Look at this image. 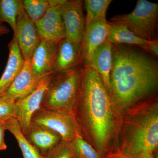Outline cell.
I'll use <instances>...</instances> for the list:
<instances>
[{
  "label": "cell",
  "instance_id": "obj_1",
  "mask_svg": "<svg viewBox=\"0 0 158 158\" xmlns=\"http://www.w3.org/2000/svg\"><path fill=\"white\" fill-rule=\"evenodd\" d=\"M158 64L141 52L113 44V61L108 92L112 104L131 106L156 90Z\"/></svg>",
  "mask_w": 158,
  "mask_h": 158
},
{
  "label": "cell",
  "instance_id": "obj_2",
  "mask_svg": "<svg viewBox=\"0 0 158 158\" xmlns=\"http://www.w3.org/2000/svg\"><path fill=\"white\" fill-rule=\"evenodd\" d=\"M113 106L99 75L84 64L73 113L80 131L83 127L89 129L102 158L113 129Z\"/></svg>",
  "mask_w": 158,
  "mask_h": 158
},
{
  "label": "cell",
  "instance_id": "obj_3",
  "mask_svg": "<svg viewBox=\"0 0 158 158\" xmlns=\"http://www.w3.org/2000/svg\"><path fill=\"white\" fill-rule=\"evenodd\" d=\"M140 107L127 116L122 131L119 150L131 158L144 151L153 152L158 145L157 103Z\"/></svg>",
  "mask_w": 158,
  "mask_h": 158
},
{
  "label": "cell",
  "instance_id": "obj_4",
  "mask_svg": "<svg viewBox=\"0 0 158 158\" xmlns=\"http://www.w3.org/2000/svg\"><path fill=\"white\" fill-rule=\"evenodd\" d=\"M84 64L55 73L44 93L40 107L73 113Z\"/></svg>",
  "mask_w": 158,
  "mask_h": 158
},
{
  "label": "cell",
  "instance_id": "obj_5",
  "mask_svg": "<svg viewBox=\"0 0 158 158\" xmlns=\"http://www.w3.org/2000/svg\"><path fill=\"white\" fill-rule=\"evenodd\" d=\"M158 18V3L138 0L131 12L115 15L110 22L124 26L137 37L152 40H157Z\"/></svg>",
  "mask_w": 158,
  "mask_h": 158
},
{
  "label": "cell",
  "instance_id": "obj_6",
  "mask_svg": "<svg viewBox=\"0 0 158 158\" xmlns=\"http://www.w3.org/2000/svg\"><path fill=\"white\" fill-rule=\"evenodd\" d=\"M31 125L46 128L57 133L62 141L68 144L77 136L81 135L74 114L72 112L40 107L32 116Z\"/></svg>",
  "mask_w": 158,
  "mask_h": 158
},
{
  "label": "cell",
  "instance_id": "obj_7",
  "mask_svg": "<svg viewBox=\"0 0 158 158\" xmlns=\"http://www.w3.org/2000/svg\"><path fill=\"white\" fill-rule=\"evenodd\" d=\"M55 73H52L45 76L31 93L15 102L17 110L16 118L24 135L31 127L32 116L40 108L44 93Z\"/></svg>",
  "mask_w": 158,
  "mask_h": 158
},
{
  "label": "cell",
  "instance_id": "obj_8",
  "mask_svg": "<svg viewBox=\"0 0 158 158\" xmlns=\"http://www.w3.org/2000/svg\"><path fill=\"white\" fill-rule=\"evenodd\" d=\"M83 5V1L81 0H65L61 5V14L66 38L79 44H81L85 30Z\"/></svg>",
  "mask_w": 158,
  "mask_h": 158
},
{
  "label": "cell",
  "instance_id": "obj_9",
  "mask_svg": "<svg viewBox=\"0 0 158 158\" xmlns=\"http://www.w3.org/2000/svg\"><path fill=\"white\" fill-rule=\"evenodd\" d=\"M42 78L34 75L31 69V59L25 61L20 72L9 88L0 94V100L16 102L27 96L37 88Z\"/></svg>",
  "mask_w": 158,
  "mask_h": 158
},
{
  "label": "cell",
  "instance_id": "obj_10",
  "mask_svg": "<svg viewBox=\"0 0 158 158\" xmlns=\"http://www.w3.org/2000/svg\"><path fill=\"white\" fill-rule=\"evenodd\" d=\"M14 35L25 61L31 59L34 51L41 40L34 23L24 9L17 17L16 31Z\"/></svg>",
  "mask_w": 158,
  "mask_h": 158
},
{
  "label": "cell",
  "instance_id": "obj_11",
  "mask_svg": "<svg viewBox=\"0 0 158 158\" xmlns=\"http://www.w3.org/2000/svg\"><path fill=\"white\" fill-rule=\"evenodd\" d=\"M61 4L51 6L43 17L35 23L41 39L58 44L66 38L65 27L61 14Z\"/></svg>",
  "mask_w": 158,
  "mask_h": 158
},
{
  "label": "cell",
  "instance_id": "obj_12",
  "mask_svg": "<svg viewBox=\"0 0 158 158\" xmlns=\"http://www.w3.org/2000/svg\"><path fill=\"white\" fill-rule=\"evenodd\" d=\"M58 44L41 39L31 59V66L36 76L42 78L53 72V66Z\"/></svg>",
  "mask_w": 158,
  "mask_h": 158
},
{
  "label": "cell",
  "instance_id": "obj_13",
  "mask_svg": "<svg viewBox=\"0 0 158 158\" xmlns=\"http://www.w3.org/2000/svg\"><path fill=\"white\" fill-rule=\"evenodd\" d=\"M81 44L65 38L58 44L53 66L54 73L73 69L84 64L81 55Z\"/></svg>",
  "mask_w": 158,
  "mask_h": 158
},
{
  "label": "cell",
  "instance_id": "obj_14",
  "mask_svg": "<svg viewBox=\"0 0 158 158\" xmlns=\"http://www.w3.org/2000/svg\"><path fill=\"white\" fill-rule=\"evenodd\" d=\"M109 25L106 19L99 21L85 27L81 44V55L86 64L94 51L106 40Z\"/></svg>",
  "mask_w": 158,
  "mask_h": 158
},
{
  "label": "cell",
  "instance_id": "obj_15",
  "mask_svg": "<svg viewBox=\"0 0 158 158\" xmlns=\"http://www.w3.org/2000/svg\"><path fill=\"white\" fill-rule=\"evenodd\" d=\"M113 61V44L107 40L101 44L90 56L88 65L99 75L105 88L108 90Z\"/></svg>",
  "mask_w": 158,
  "mask_h": 158
},
{
  "label": "cell",
  "instance_id": "obj_16",
  "mask_svg": "<svg viewBox=\"0 0 158 158\" xmlns=\"http://www.w3.org/2000/svg\"><path fill=\"white\" fill-rule=\"evenodd\" d=\"M9 56L6 68L0 78V94L11 85L22 69L25 60L21 52L17 38L14 35L8 45Z\"/></svg>",
  "mask_w": 158,
  "mask_h": 158
},
{
  "label": "cell",
  "instance_id": "obj_17",
  "mask_svg": "<svg viewBox=\"0 0 158 158\" xmlns=\"http://www.w3.org/2000/svg\"><path fill=\"white\" fill-rule=\"evenodd\" d=\"M24 135V134H23ZM25 137L42 156L62 141L57 133L38 126L31 125Z\"/></svg>",
  "mask_w": 158,
  "mask_h": 158
},
{
  "label": "cell",
  "instance_id": "obj_18",
  "mask_svg": "<svg viewBox=\"0 0 158 158\" xmlns=\"http://www.w3.org/2000/svg\"><path fill=\"white\" fill-rule=\"evenodd\" d=\"M109 29L106 40L113 44L135 45L144 48L148 40L137 37L127 28L108 21Z\"/></svg>",
  "mask_w": 158,
  "mask_h": 158
},
{
  "label": "cell",
  "instance_id": "obj_19",
  "mask_svg": "<svg viewBox=\"0 0 158 158\" xmlns=\"http://www.w3.org/2000/svg\"><path fill=\"white\" fill-rule=\"evenodd\" d=\"M6 130L14 136L17 141L23 158H43L38 150L25 137L20 128L16 118H13L5 122Z\"/></svg>",
  "mask_w": 158,
  "mask_h": 158
},
{
  "label": "cell",
  "instance_id": "obj_20",
  "mask_svg": "<svg viewBox=\"0 0 158 158\" xmlns=\"http://www.w3.org/2000/svg\"><path fill=\"white\" fill-rule=\"evenodd\" d=\"M23 9V0H0V25L8 23L15 34L18 16Z\"/></svg>",
  "mask_w": 158,
  "mask_h": 158
},
{
  "label": "cell",
  "instance_id": "obj_21",
  "mask_svg": "<svg viewBox=\"0 0 158 158\" xmlns=\"http://www.w3.org/2000/svg\"><path fill=\"white\" fill-rule=\"evenodd\" d=\"M65 0H24L23 7L29 19L34 23L40 20L53 5L62 4Z\"/></svg>",
  "mask_w": 158,
  "mask_h": 158
},
{
  "label": "cell",
  "instance_id": "obj_22",
  "mask_svg": "<svg viewBox=\"0 0 158 158\" xmlns=\"http://www.w3.org/2000/svg\"><path fill=\"white\" fill-rule=\"evenodd\" d=\"M111 0H85V6L87 11L85 27L99 21L106 19V14Z\"/></svg>",
  "mask_w": 158,
  "mask_h": 158
},
{
  "label": "cell",
  "instance_id": "obj_23",
  "mask_svg": "<svg viewBox=\"0 0 158 158\" xmlns=\"http://www.w3.org/2000/svg\"><path fill=\"white\" fill-rule=\"evenodd\" d=\"M69 145L73 158H102L81 135L77 136Z\"/></svg>",
  "mask_w": 158,
  "mask_h": 158
},
{
  "label": "cell",
  "instance_id": "obj_24",
  "mask_svg": "<svg viewBox=\"0 0 158 158\" xmlns=\"http://www.w3.org/2000/svg\"><path fill=\"white\" fill-rule=\"evenodd\" d=\"M42 156L43 158H73L68 143L62 140Z\"/></svg>",
  "mask_w": 158,
  "mask_h": 158
},
{
  "label": "cell",
  "instance_id": "obj_25",
  "mask_svg": "<svg viewBox=\"0 0 158 158\" xmlns=\"http://www.w3.org/2000/svg\"><path fill=\"white\" fill-rule=\"evenodd\" d=\"M17 106L15 101L0 100V120L6 122L16 118Z\"/></svg>",
  "mask_w": 158,
  "mask_h": 158
},
{
  "label": "cell",
  "instance_id": "obj_26",
  "mask_svg": "<svg viewBox=\"0 0 158 158\" xmlns=\"http://www.w3.org/2000/svg\"><path fill=\"white\" fill-rule=\"evenodd\" d=\"M143 49L152 54L156 58L158 57V40H148L146 45Z\"/></svg>",
  "mask_w": 158,
  "mask_h": 158
},
{
  "label": "cell",
  "instance_id": "obj_27",
  "mask_svg": "<svg viewBox=\"0 0 158 158\" xmlns=\"http://www.w3.org/2000/svg\"><path fill=\"white\" fill-rule=\"evenodd\" d=\"M6 131L5 122L0 120V151L6 150L7 145L5 140V132Z\"/></svg>",
  "mask_w": 158,
  "mask_h": 158
},
{
  "label": "cell",
  "instance_id": "obj_28",
  "mask_svg": "<svg viewBox=\"0 0 158 158\" xmlns=\"http://www.w3.org/2000/svg\"><path fill=\"white\" fill-rule=\"evenodd\" d=\"M103 158H131L123 153L119 150L106 155Z\"/></svg>",
  "mask_w": 158,
  "mask_h": 158
},
{
  "label": "cell",
  "instance_id": "obj_29",
  "mask_svg": "<svg viewBox=\"0 0 158 158\" xmlns=\"http://www.w3.org/2000/svg\"><path fill=\"white\" fill-rule=\"evenodd\" d=\"M153 152L151 151H144L133 158H154Z\"/></svg>",
  "mask_w": 158,
  "mask_h": 158
},
{
  "label": "cell",
  "instance_id": "obj_30",
  "mask_svg": "<svg viewBox=\"0 0 158 158\" xmlns=\"http://www.w3.org/2000/svg\"><path fill=\"white\" fill-rule=\"evenodd\" d=\"M9 32L10 30L6 25H0V36L9 34Z\"/></svg>",
  "mask_w": 158,
  "mask_h": 158
}]
</instances>
